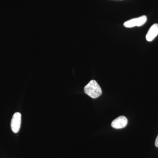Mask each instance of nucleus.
I'll list each match as a JSON object with an SVG mask.
<instances>
[{"mask_svg":"<svg viewBox=\"0 0 158 158\" xmlns=\"http://www.w3.org/2000/svg\"><path fill=\"white\" fill-rule=\"evenodd\" d=\"M85 93L93 98H96L102 94L101 88L95 80H91L84 88Z\"/></svg>","mask_w":158,"mask_h":158,"instance_id":"f257e3e1","label":"nucleus"},{"mask_svg":"<svg viewBox=\"0 0 158 158\" xmlns=\"http://www.w3.org/2000/svg\"><path fill=\"white\" fill-rule=\"evenodd\" d=\"M147 18L145 15L129 20L124 23V26L127 28H132L135 27H141L147 21Z\"/></svg>","mask_w":158,"mask_h":158,"instance_id":"f03ea898","label":"nucleus"},{"mask_svg":"<svg viewBox=\"0 0 158 158\" xmlns=\"http://www.w3.org/2000/svg\"><path fill=\"white\" fill-rule=\"evenodd\" d=\"M21 124V114L15 113L12 116L11 123V127L12 131L17 133L19 131Z\"/></svg>","mask_w":158,"mask_h":158,"instance_id":"7ed1b4c3","label":"nucleus"},{"mask_svg":"<svg viewBox=\"0 0 158 158\" xmlns=\"http://www.w3.org/2000/svg\"><path fill=\"white\" fill-rule=\"evenodd\" d=\"M127 123V119L125 116H120L112 122L111 126L114 128L119 129L126 127Z\"/></svg>","mask_w":158,"mask_h":158,"instance_id":"20e7f679","label":"nucleus"},{"mask_svg":"<svg viewBox=\"0 0 158 158\" xmlns=\"http://www.w3.org/2000/svg\"><path fill=\"white\" fill-rule=\"evenodd\" d=\"M158 35V24H154L148 30L146 36L148 41H152Z\"/></svg>","mask_w":158,"mask_h":158,"instance_id":"39448f33","label":"nucleus"},{"mask_svg":"<svg viewBox=\"0 0 158 158\" xmlns=\"http://www.w3.org/2000/svg\"><path fill=\"white\" fill-rule=\"evenodd\" d=\"M155 145L156 147L158 148V135L155 141Z\"/></svg>","mask_w":158,"mask_h":158,"instance_id":"423d86ee","label":"nucleus"}]
</instances>
